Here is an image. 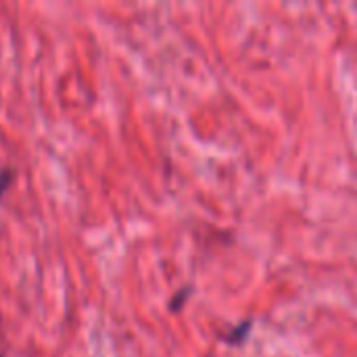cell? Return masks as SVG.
I'll use <instances>...</instances> for the list:
<instances>
[{
    "instance_id": "obj_1",
    "label": "cell",
    "mask_w": 357,
    "mask_h": 357,
    "mask_svg": "<svg viewBox=\"0 0 357 357\" xmlns=\"http://www.w3.org/2000/svg\"><path fill=\"white\" fill-rule=\"evenodd\" d=\"M15 182V172L13 169H0V197L13 186Z\"/></svg>"
},
{
    "instance_id": "obj_2",
    "label": "cell",
    "mask_w": 357,
    "mask_h": 357,
    "mask_svg": "<svg viewBox=\"0 0 357 357\" xmlns=\"http://www.w3.org/2000/svg\"><path fill=\"white\" fill-rule=\"evenodd\" d=\"M0 357H4V356H0Z\"/></svg>"
}]
</instances>
